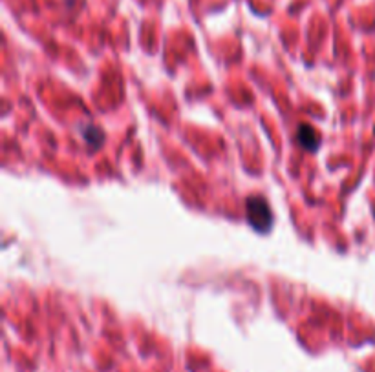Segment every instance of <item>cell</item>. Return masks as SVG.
Masks as SVG:
<instances>
[{"instance_id": "obj_1", "label": "cell", "mask_w": 375, "mask_h": 372, "mask_svg": "<svg viewBox=\"0 0 375 372\" xmlns=\"http://www.w3.org/2000/svg\"><path fill=\"white\" fill-rule=\"evenodd\" d=\"M247 221L257 232H268L273 224V212L268 201L260 196L247 199Z\"/></svg>"}, {"instance_id": "obj_2", "label": "cell", "mask_w": 375, "mask_h": 372, "mask_svg": "<svg viewBox=\"0 0 375 372\" xmlns=\"http://www.w3.org/2000/svg\"><path fill=\"white\" fill-rule=\"evenodd\" d=\"M296 141H299L302 148L311 150V152L319 146V135L313 130V126L310 124L300 126L299 131H296Z\"/></svg>"}]
</instances>
